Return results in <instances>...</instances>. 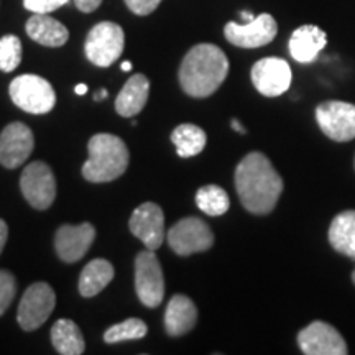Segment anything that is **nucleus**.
Returning a JSON list of instances; mask_svg holds the SVG:
<instances>
[{"mask_svg":"<svg viewBox=\"0 0 355 355\" xmlns=\"http://www.w3.org/2000/svg\"><path fill=\"white\" fill-rule=\"evenodd\" d=\"M329 242L336 252L355 260V211H344L334 217L329 227Z\"/></svg>","mask_w":355,"mask_h":355,"instance_id":"nucleus-22","label":"nucleus"},{"mask_svg":"<svg viewBox=\"0 0 355 355\" xmlns=\"http://www.w3.org/2000/svg\"><path fill=\"white\" fill-rule=\"evenodd\" d=\"M21 42L15 35H6L0 38V69L3 73L19 68L21 63Z\"/></svg>","mask_w":355,"mask_h":355,"instance_id":"nucleus-27","label":"nucleus"},{"mask_svg":"<svg viewBox=\"0 0 355 355\" xmlns=\"http://www.w3.org/2000/svg\"><path fill=\"white\" fill-rule=\"evenodd\" d=\"M135 290L141 304L157 308L165 296V277L153 250L146 248L135 259Z\"/></svg>","mask_w":355,"mask_h":355,"instance_id":"nucleus-7","label":"nucleus"},{"mask_svg":"<svg viewBox=\"0 0 355 355\" xmlns=\"http://www.w3.org/2000/svg\"><path fill=\"white\" fill-rule=\"evenodd\" d=\"M196 204L204 214L217 217L225 214L230 207V199L220 186L207 184L202 186L196 194Z\"/></svg>","mask_w":355,"mask_h":355,"instance_id":"nucleus-25","label":"nucleus"},{"mask_svg":"<svg viewBox=\"0 0 355 355\" xmlns=\"http://www.w3.org/2000/svg\"><path fill=\"white\" fill-rule=\"evenodd\" d=\"M51 343L63 355H81L86 349L81 329L71 319H60L55 322L51 327Z\"/></svg>","mask_w":355,"mask_h":355,"instance_id":"nucleus-23","label":"nucleus"},{"mask_svg":"<svg viewBox=\"0 0 355 355\" xmlns=\"http://www.w3.org/2000/svg\"><path fill=\"white\" fill-rule=\"evenodd\" d=\"M7 239H8V227H7L6 220L0 219V254H2L3 247H6Z\"/></svg>","mask_w":355,"mask_h":355,"instance_id":"nucleus-32","label":"nucleus"},{"mask_svg":"<svg viewBox=\"0 0 355 355\" xmlns=\"http://www.w3.org/2000/svg\"><path fill=\"white\" fill-rule=\"evenodd\" d=\"M327 44V35L316 25H303L293 32L288 48L298 63H313Z\"/></svg>","mask_w":355,"mask_h":355,"instance_id":"nucleus-17","label":"nucleus"},{"mask_svg":"<svg viewBox=\"0 0 355 355\" xmlns=\"http://www.w3.org/2000/svg\"><path fill=\"white\" fill-rule=\"evenodd\" d=\"M198 309L193 300L184 295H175L165 313V329L170 336H184L196 326Z\"/></svg>","mask_w":355,"mask_h":355,"instance_id":"nucleus-20","label":"nucleus"},{"mask_svg":"<svg viewBox=\"0 0 355 355\" xmlns=\"http://www.w3.org/2000/svg\"><path fill=\"white\" fill-rule=\"evenodd\" d=\"M125 35L121 25L114 21H101L87 33L84 51L87 60L99 68H109L122 56Z\"/></svg>","mask_w":355,"mask_h":355,"instance_id":"nucleus-4","label":"nucleus"},{"mask_svg":"<svg viewBox=\"0 0 355 355\" xmlns=\"http://www.w3.org/2000/svg\"><path fill=\"white\" fill-rule=\"evenodd\" d=\"M13 104L28 114H46L55 107V89L46 79L35 74L15 78L8 87Z\"/></svg>","mask_w":355,"mask_h":355,"instance_id":"nucleus-5","label":"nucleus"},{"mask_svg":"<svg viewBox=\"0 0 355 355\" xmlns=\"http://www.w3.org/2000/svg\"><path fill=\"white\" fill-rule=\"evenodd\" d=\"M278 33L277 20L270 13H261L248 24L229 21L224 28V35L229 43L239 48H260L272 43Z\"/></svg>","mask_w":355,"mask_h":355,"instance_id":"nucleus-11","label":"nucleus"},{"mask_svg":"<svg viewBox=\"0 0 355 355\" xmlns=\"http://www.w3.org/2000/svg\"><path fill=\"white\" fill-rule=\"evenodd\" d=\"M150 94V81L144 74H133L123 84L122 91L115 99V110L122 117H135L145 107Z\"/></svg>","mask_w":355,"mask_h":355,"instance_id":"nucleus-19","label":"nucleus"},{"mask_svg":"<svg viewBox=\"0 0 355 355\" xmlns=\"http://www.w3.org/2000/svg\"><path fill=\"white\" fill-rule=\"evenodd\" d=\"M316 121L327 139L334 141L355 139V105L350 102H322L316 109Z\"/></svg>","mask_w":355,"mask_h":355,"instance_id":"nucleus-10","label":"nucleus"},{"mask_svg":"<svg viewBox=\"0 0 355 355\" xmlns=\"http://www.w3.org/2000/svg\"><path fill=\"white\" fill-rule=\"evenodd\" d=\"M125 3L135 15L145 17L157 10L162 0H125Z\"/></svg>","mask_w":355,"mask_h":355,"instance_id":"nucleus-30","label":"nucleus"},{"mask_svg":"<svg viewBox=\"0 0 355 355\" xmlns=\"http://www.w3.org/2000/svg\"><path fill=\"white\" fill-rule=\"evenodd\" d=\"M229 74V60L219 46L199 43L184 56L180 66V84L191 97L202 99L214 94Z\"/></svg>","mask_w":355,"mask_h":355,"instance_id":"nucleus-2","label":"nucleus"},{"mask_svg":"<svg viewBox=\"0 0 355 355\" xmlns=\"http://www.w3.org/2000/svg\"><path fill=\"white\" fill-rule=\"evenodd\" d=\"M241 17L245 20V24H248V21H252L255 19V15H252L250 12H241Z\"/></svg>","mask_w":355,"mask_h":355,"instance_id":"nucleus-35","label":"nucleus"},{"mask_svg":"<svg viewBox=\"0 0 355 355\" xmlns=\"http://www.w3.org/2000/svg\"><path fill=\"white\" fill-rule=\"evenodd\" d=\"M168 243L176 255L188 257L214 245V234L199 217H184L168 230Z\"/></svg>","mask_w":355,"mask_h":355,"instance_id":"nucleus-6","label":"nucleus"},{"mask_svg":"<svg viewBox=\"0 0 355 355\" xmlns=\"http://www.w3.org/2000/svg\"><path fill=\"white\" fill-rule=\"evenodd\" d=\"M235 189L252 214H270L283 193V180L272 162L260 152L248 153L235 170Z\"/></svg>","mask_w":355,"mask_h":355,"instance_id":"nucleus-1","label":"nucleus"},{"mask_svg":"<svg viewBox=\"0 0 355 355\" xmlns=\"http://www.w3.org/2000/svg\"><path fill=\"white\" fill-rule=\"evenodd\" d=\"M33 148V132L25 123L12 122L0 133V163L8 170L24 165Z\"/></svg>","mask_w":355,"mask_h":355,"instance_id":"nucleus-15","label":"nucleus"},{"mask_svg":"<svg viewBox=\"0 0 355 355\" xmlns=\"http://www.w3.org/2000/svg\"><path fill=\"white\" fill-rule=\"evenodd\" d=\"M171 141L181 158L196 157L206 148L207 137L201 127L194 123H181L171 133Z\"/></svg>","mask_w":355,"mask_h":355,"instance_id":"nucleus-24","label":"nucleus"},{"mask_svg":"<svg viewBox=\"0 0 355 355\" xmlns=\"http://www.w3.org/2000/svg\"><path fill=\"white\" fill-rule=\"evenodd\" d=\"M94 239L96 229L89 222L79 225H61L55 237L56 254L66 263H76L87 254Z\"/></svg>","mask_w":355,"mask_h":355,"instance_id":"nucleus-16","label":"nucleus"},{"mask_svg":"<svg viewBox=\"0 0 355 355\" xmlns=\"http://www.w3.org/2000/svg\"><path fill=\"white\" fill-rule=\"evenodd\" d=\"M102 0H74V6L84 13H91L101 7Z\"/></svg>","mask_w":355,"mask_h":355,"instance_id":"nucleus-31","label":"nucleus"},{"mask_svg":"<svg viewBox=\"0 0 355 355\" xmlns=\"http://www.w3.org/2000/svg\"><path fill=\"white\" fill-rule=\"evenodd\" d=\"M352 282H354V285H355V270H354V273H352Z\"/></svg>","mask_w":355,"mask_h":355,"instance_id":"nucleus-38","label":"nucleus"},{"mask_svg":"<svg viewBox=\"0 0 355 355\" xmlns=\"http://www.w3.org/2000/svg\"><path fill=\"white\" fill-rule=\"evenodd\" d=\"M25 28L28 37L43 46H63L69 40L68 28L48 13H33V17L26 21Z\"/></svg>","mask_w":355,"mask_h":355,"instance_id":"nucleus-18","label":"nucleus"},{"mask_svg":"<svg viewBox=\"0 0 355 355\" xmlns=\"http://www.w3.org/2000/svg\"><path fill=\"white\" fill-rule=\"evenodd\" d=\"M17 295V282L12 273L0 270V316L8 309Z\"/></svg>","mask_w":355,"mask_h":355,"instance_id":"nucleus-28","label":"nucleus"},{"mask_svg":"<svg viewBox=\"0 0 355 355\" xmlns=\"http://www.w3.org/2000/svg\"><path fill=\"white\" fill-rule=\"evenodd\" d=\"M89 159L83 166V176L91 183H109L117 180L128 166V150L122 139L112 133H97L87 144Z\"/></svg>","mask_w":355,"mask_h":355,"instance_id":"nucleus-3","label":"nucleus"},{"mask_svg":"<svg viewBox=\"0 0 355 355\" xmlns=\"http://www.w3.org/2000/svg\"><path fill=\"white\" fill-rule=\"evenodd\" d=\"M146 331H148L146 329V324L141 319L132 318L109 327L104 334V340L107 344H117L123 343V340H137L145 337Z\"/></svg>","mask_w":355,"mask_h":355,"instance_id":"nucleus-26","label":"nucleus"},{"mask_svg":"<svg viewBox=\"0 0 355 355\" xmlns=\"http://www.w3.org/2000/svg\"><path fill=\"white\" fill-rule=\"evenodd\" d=\"M56 304V295L48 283L38 282L26 288L17 311V321L24 331L42 327L51 316Z\"/></svg>","mask_w":355,"mask_h":355,"instance_id":"nucleus-8","label":"nucleus"},{"mask_svg":"<svg viewBox=\"0 0 355 355\" xmlns=\"http://www.w3.org/2000/svg\"><path fill=\"white\" fill-rule=\"evenodd\" d=\"M298 345L306 355H345L347 344L340 332L322 321L311 322L300 331Z\"/></svg>","mask_w":355,"mask_h":355,"instance_id":"nucleus-12","label":"nucleus"},{"mask_svg":"<svg viewBox=\"0 0 355 355\" xmlns=\"http://www.w3.org/2000/svg\"><path fill=\"white\" fill-rule=\"evenodd\" d=\"M130 232L145 243L148 250H157L165 241V214L155 202H144L133 211L128 220Z\"/></svg>","mask_w":355,"mask_h":355,"instance_id":"nucleus-14","label":"nucleus"},{"mask_svg":"<svg viewBox=\"0 0 355 355\" xmlns=\"http://www.w3.org/2000/svg\"><path fill=\"white\" fill-rule=\"evenodd\" d=\"M20 189L35 209L44 211L55 202L56 180L51 168L43 162H33L20 176Z\"/></svg>","mask_w":355,"mask_h":355,"instance_id":"nucleus-9","label":"nucleus"},{"mask_svg":"<svg viewBox=\"0 0 355 355\" xmlns=\"http://www.w3.org/2000/svg\"><path fill=\"white\" fill-rule=\"evenodd\" d=\"M105 97H107V91H105V89H102L101 92H97V94L94 96V99L101 101V99H105Z\"/></svg>","mask_w":355,"mask_h":355,"instance_id":"nucleus-36","label":"nucleus"},{"mask_svg":"<svg viewBox=\"0 0 355 355\" xmlns=\"http://www.w3.org/2000/svg\"><path fill=\"white\" fill-rule=\"evenodd\" d=\"M74 92H76L78 96H84L87 92V86L86 84H78V86L74 87Z\"/></svg>","mask_w":355,"mask_h":355,"instance_id":"nucleus-34","label":"nucleus"},{"mask_svg":"<svg viewBox=\"0 0 355 355\" xmlns=\"http://www.w3.org/2000/svg\"><path fill=\"white\" fill-rule=\"evenodd\" d=\"M354 166H355V159H354Z\"/></svg>","mask_w":355,"mask_h":355,"instance_id":"nucleus-39","label":"nucleus"},{"mask_svg":"<svg viewBox=\"0 0 355 355\" xmlns=\"http://www.w3.org/2000/svg\"><path fill=\"white\" fill-rule=\"evenodd\" d=\"M115 270L109 260L96 259L84 266L79 277V293L84 298H92L99 295L114 279Z\"/></svg>","mask_w":355,"mask_h":355,"instance_id":"nucleus-21","label":"nucleus"},{"mask_svg":"<svg viewBox=\"0 0 355 355\" xmlns=\"http://www.w3.org/2000/svg\"><path fill=\"white\" fill-rule=\"evenodd\" d=\"M230 125H232V128H234V130H235V132H239V133H245V132H247V130H245V128H243V127H242V123L237 121V119H234V121H232V122H230Z\"/></svg>","mask_w":355,"mask_h":355,"instance_id":"nucleus-33","label":"nucleus"},{"mask_svg":"<svg viewBox=\"0 0 355 355\" xmlns=\"http://www.w3.org/2000/svg\"><path fill=\"white\" fill-rule=\"evenodd\" d=\"M68 2L69 0H24V6L33 13H51Z\"/></svg>","mask_w":355,"mask_h":355,"instance_id":"nucleus-29","label":"nucleus"},{"mask_svg":"<svg viewBox=\"0 0 355 355\" xmlns=\"http://www.w3.org/2000/svg\"><path fill=\"white\" fill-rule=\"evenodd\" d=\"M121 68H122V71H130L132 69V63H128V61H123Z\"/></svg>","mask_w":355,"mask_h":355,"instance_id":"nucleus-37","label":"nucleus"},{"mask_svg":"<svg viewBox=\"0 0 355 355\" xmlns=\"http://www.w3.org/2000/svg\"><path fill=\"white\" fill-rule=\"evenodd\" d=\"M250 78L261 96L278 97L290 89L291 68L282 58H263L254 64Z\"/></svg>","mask_w":355,"mask_h":355,"instance_id":"nucleus-13","label":"nucleus"}]
</instances>
